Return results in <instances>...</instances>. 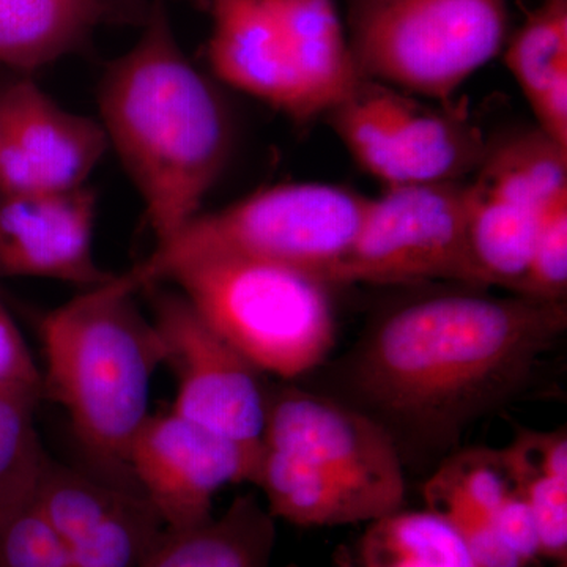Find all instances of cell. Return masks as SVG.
<instances>
[{"instance_id":"25","label":"cell","mask_w":567,"mask_h":567,"mask_svg":"<svg viewBox=\"0 0 567 567\" xmlns=\"http://www.w3.org/2000/svg\"><path fill=\"white\" fill-rule=\"evenodd\" d=\"M35 491L0 516V567H71Z\"/></svg>"},{"instance_id":"27","label":"cell","mask_w":567,"mask_h":567,"mask_svg":"<svg viewBox=\"0 0 567 567\" xmlns=\"http://www.w3.org/2000/svg\"><path fill=\"white\" fill-rule=\"evenodd\" d=\"M567 197L547 208L527 274L516 293L543 301H566Z\"/></svg>"},{"instance_id":"14","label":"cell","mask_w":567,"mask_h":567,"mask_svg":"<svg viewBox=\"0 0 567 567\" xmlns=\"http://www.w3.org/2000/svg\"><path fill=\"white\" fill-rule=\"evenodd\" d=\"M96 194L91 186L48 193L0 192V276L74 284L111 281L95 259Z\"/></svg>"},{"instance_id":"23","label":"cell","mask_w":567,"mask_h":567,"mask_svg":"<svg viewBox=\"0 0 567 567\" xmlns=\"http://www.w3.org/2000/svg\"><path fill=\"white\" fill-rule=\"evenodd\" d=\"M505 63L529 106L567 76V0H543L514 33Z\"/></svg>"},{"instance_id":"6","label":"cell","mask_w":567,"mask_h":567,"mask_svg":"<svg viewBox=\"0 0 567 567\" xmlns=\"http://www.w3.org/2000/svg\"><path fill=\"white\" fill-rule=\"evenodd\" d=\"M507 0H349V43L364 80L450 100L502 51Z\"/></svg>"},{"instance_id":"20","label":"cell","mask_w":567,"mask_h":567,"mask_svg":"<svg viewBox=\"0 0 567 567\" xmlns=\"http://www.w3.org/2000/svg\"><path fill=\"white\" fill-rule=\"evenodd\" d=\"M107 0H0V65L32 73L89 39Z\"/></svg>"},{"instance_id":"7","label":"cell","mask_w":567,"mask_h":567,"mask_svg":"<svg viewBox=\"0 0 567 567\" xmlns=\"http://www.w3.org/2000/svg\"><path fill=\"white\" fill-rule=\"evenodd\" d=\"M421 281L476 287L464 183L391 186L369 199L352 248L328 278L330 286Z\"/></svg>"},{"instance_id":"10","label":"cell","mask_w":567,"mask_h":567,"mask_svg":"<svg viewBox=\"0 0 567 567\" xmlns=\"http://www.w3.org/2000/svg\"><path fill=\"white\" fill-rule=\"evenodd\" d=\"M262 447L333 476L385 516L404 503V470L393 436L357 406L298 388L270 391Z\"/></svg>"},{"instance_id":"16","label":"cell","mask_w":567,"mask_h":567,"mask_svg":"<svg viewBox=\"0 0 567 567\" xmlns=\"http://www.w3.org/2000/svg\"><path fill=\"white\" fill-rule=\"evenodd\" d=\"M208 59L216 76L305 121L303 102L270 0H212Z\"/></svg>"},{"instance_id":"3","label":"cell","mask_w":567,"mask_h":567,"mask_svg":"<svg viewBox=\"0 0 567 567\" xmlns=\"http://www.w3.org/2000/svg\"><path fill=\"white\" fill-rule=\"evenodd\" d=\"M40 339L43 398L65 410L96 476L140 492L128 454L152 415L153 375L164 364L152 317L142 315L136 295L107 281L44 316Z\"/></svg>"},{"instance_id":"26","label":"cell","mask_w":567,"mask_h":567,"mask_svg":"<svg viewBox=\"0 0 567 567\" xmlns=\"http://www.w3.org/2000/svg\"><path fill=\"white\" fill-rule=\"evenodd\" d=\"M514 486L527 499L537 536L540 555L557 561L567 557V481L537 472L517 456L513 447L505 450Z\"/></svg>"},{"instance_id":"21","label":"cell","mask_w":567,"mask_h":567,"mask_svg":"<svg viewBox=\"0 0 567 567\" xmlns=\"http://www.w3.org/2000/svg\"><path fill=\"white\" fill-rule=\"evenodd\" d=\"M363 567H480L456 525L436 511H395L361 540Z\"/></svg>"},{"instance_id":"8","label":"cell","mask_w":567,"mask_h":567,"mask_svg":"<svg viewBox=\"0 0 567 567\" xmlns=\"http://www.w3.org/2000/svg\"><path fill=\"white\" fill-rule=\"evenodd\" d=\"M327 114L347 151L386 188L461 182L476 173L488 148L462 115L427 110L364 78Z\"/></svg>"},{"instance_id":"28","label":"cell","mask_w":567,"mask_h":567,"mask_svg":"<svg viewBox=\"0 0 567 567\" xmlns=\"http://www.w3.org/2000/svg\"><path fill=\"white\" fill-rule=\"evenodd\" d=\"M0 388L43 398L41 371L20 328L0 300Z\"/></svg>"},{"instance_id":"24","label":"cell","mask_w":567,"mask_h":567,"mask_svg":"<svg viewBox=\"0 0 567 567\" xmlns=\"http://www.w3.org/2000/svg\"><path fill=\"white\" fill-rule=\"evenodd\" d=\"M41 398L0 388V516L28 498L50 457L35 427Z\"/></svg>"},{"instance_id":"5","label":"cell","mask_w":567,"mask_h":567,"mask_svg":"<svg viewBox=\"0 0 567 567\" xmlns=\"http://www.w3.org/2000/svg\"><path fill=\"white\" fill-rule=\"evenodd\" d=\"M369 197L327 183H286L223 210L200 212L111 286L137 295L178 265L208 252L238 254L300 268L324 282L360 233ZM330 284V282H328Z\"/></svg>"},{"instance_id":"19","label":"cell","mask_w":567,"mask_h":567,"mask_svg":"<svg viewBox=\"0 0 567 567\" xmlns=\"http://www.w3.org/2000/svg\"><path fill=\"white\" fill-rule=\"evenodd\" d=\"M251 483L268 513L295 525H344L385 517L368 496L297 458L260 447Z\"/></svg>"},{"instance_id":"11","label":"cell","mask_w":567,"mask_h":567,"mask_svg":"<svg viewBox=\"0 0 567 567\" xmlns=\"http://www.w3.org/2000/svg\"><path fill=\"white\" fill-rule=\"evenodd\" d=\"M259 454L177 413L151 415L134 439L128 468L164 528L203 524L224 487L251 483Z\"/></svg>"},{"instance_id":"12","label":"cell","mask_w":567,"mask_h":567,"mask_svg":"<svg viewBox=\"0 0 567 567\" xmlns=\"http://www.w3.org/2000/svg\"><path fill=\"white\" fill-rule=\"evenodd\" d=\"M106 151L100 121L66 111L31 78L0 89V192L80 188Z\"/></svg>"},{"instance_id":"22","label":"cell","mask_w":567,"mask_h":567,"mask_svg":"<svg viewBox=\"0 0 567 567\" xmlns=\"http://www.w3.org/2000/svg\"><path fill=\"white\" fill-rule=\"evenodd\" d=\"M514 480L505 450H466L446 457L425 486V498L440 514L494 516Z\"/></svg>"},{"instance_id":"29","label":"cell","mask_w":567,"mask_h":567,"mask_svg":"<svg viewBox=\"0 0 567 567\" xmlns=\"http://www.w3.org/2000/svg\"><path fill=\"white\" fill-rule=\"evenodd\" d=\"M492 524L499 539L517 555L525 565L540 555L539 536L532 509L520 491H514L503 499L492 516Z\"/></svg>"},{"instance_id":"1","label":"cell","mask_w":567,"mask_h":567,"mask_svg":"<svg viewBox=\"0 0 567 567\" xmlns=\"http://www.w3.org/2000/svg\"><path fill=\"white\" fill-rule=\"evenodd\" d=\"M567 328L566 301L451 292L391 311L352 354L361 412L393 436L450 453L528 385Z\"/></svg>"},{"instance_id":"17","label":"cell","mask_w":567,"mask_h":567,"mask_svg":"<svg viewBox=\"0 0 567 567\" xmlns=\"http://www.w3.org/2000/svg\"><path fill=\"white\" fill-rule=\"evenodd\" d=\"M286 41L305 121L344 102L363 80L334 0H270Z\"/></svg>"},{"instance_id":"2","label":"cell","mask_w":567,"mask_h":567,"mask_svg":"<svg viewBox=\"0 0 567 567\" xmlns=\"http://www.w3.org/2000/svg\"><path fill=\"white\" fill-rule=\"evenodd\" d=\"M99 106L156 241L166 240L199 215L233 137L221 96L186 58L163 0L153 2L132 50L104 73Z\"/></svg>"},{"instance_id":"4","label":"cell","mask_w":567,"mask_h":567,"mask_svg":"<svg viewBox=\"0 0 567 567\" xmlns=\"http://www.w3.org/2000/svg\"><path fill=\"white\" fill-rule=\"evenodd\" d=\"M162 284L175 287L262 374L297 379L334 344L331 286L300 268L208 252L178 265Z\"/></svg>"},{"instance_id":"15","label":"cell","mask_w":567,"mask_h":567,"mask_svg":"<svg viewBox=\"0 0 567 567\" xmlns=\"http://www.w3.org/2000/svg\"><path fill=\"white\" fill-rule=\"evenodd\" d=\"M468 194V249L476 287L516 293L527 274L550 196L505 148L488 147Z\"/></svg>"},{"instance_id":"18","label":"cell","mask_w":567,"mask_h":567,"mask_svg":"<svg viewBox=\"0 0 567 567\" xmlns=\"http://www.w3.org/2000/svg\"><path fill=\"white\" fill-rule=\"evenodd\" d=\"M275 517L256 495H240L219 517L167 529L140 567H270Z\"/></svg>"},{"instance_id":"30","label":"cell","mask_w":567,"mask_h":567,"mask_svg":"<svg viewBox=\"0 0 567 567\" xmlns=\"http://www.w3.org/2000/svg\"><path fill=\"white\" fill-rule=\"evenodd\" d=\"M464 536L480 567H525L524 561L496 535L492 518L472 513L447 514Z\"/></svg>"},{"instance_id":"13","label":"cell","mask_w":567,"mask_h":567,"mask_svg":"<svg viewBox=\"0 0 567 567\" xmlns=\"http://www.w3.org/2000/svg\"><path fill=\"white\" fill-rule=\"evenodd\" d=\"M35 498L65 544L71 567H140L164 532L162 518L140 492L51 458Z\"/></svg>"},{"instance_id":"9","label":"cell","mask_w":567,"mask_h":567,"mask_svg":"<svg viewBox=\"0 0 567 567\" xmlns=\"http://www.w3.org/2000/svg\"><path fill=\"white\" fill-rule=\"evenodd\" d=\"M164 346L177 391L171 412L259 454L267 423L262 372L197 315L171 284L142 290Z\"/></svg>"}]
</instances>
